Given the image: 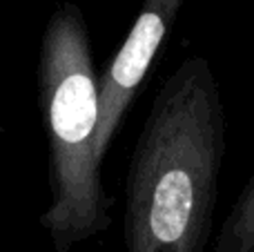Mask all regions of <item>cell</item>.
<instances>
[{
    "mask_svg": "<svg viewBox=\"0 0 254 252\" xmlns=\"http://www.w3.org/2000/svg\"><path fill=\"white\" fill-rule=\"evenodd\" d=\"M225 156V107L205 56L167 76L131 152L127 252H207Z\"/></svg>",
    "mask_w": 254,
    "mask_h": 252,
    "instance_id": "obj_1",
    "label": "cell"
},
{
    "mask_svg": "<svg viewBox=\"0 0 254 252\" xmlns=\"http://www.w3.org/2000/svg\"><path fill=\"white\" fill-rule=\"evenodd\" d=\"M38 94L49 143V205L43 228L56 252L105 232L112 201L96 159L101 80L94 69L89 34L80 13H54L40 45Z\"/></svg>",
    "mask_w": 254,
    "mask_h": 252,
    "instance_id": "obj_2",
    "label": "cell"
},
{
    "mask_svg": "<svg viewBox=\"0 0 254 252\" xmlns=\"http://www.w3.org/2000/svg\"><path fill=\"white\" fill-rule=\"evenodd\" d=\"M181 0H145L123 47L101 78V116L96 129V159L105 161L114 132L129 110L138 87L143 85Z\"/></svg>",
    "mask_w": 254,
    "mask_h": 252,
    "instance_id": "obj_3",
    "label": "cell"
},
{
    "mask_svg": "<svg viewBox=\"0 0 254 252\" xmlns=\"http://www.w3.org/2000/svg\"><path fill=\"white\" fill-rule=\"evenodd\" d=\"M210 252H254V174L230 208Z\"/></svg>",
    "mask_w": 254,
    "mask_h": 252,
    "instance_id": "obj_4",
    "label": "cell"
}]
</instances>
